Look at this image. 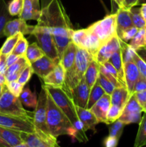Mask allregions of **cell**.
<instances>
[{
    "label": "cell",
    "mask_w": 146,
    "mask_h": 147,
    "mask_svg": "<svg viewBox=\"0 0 146 147\" xmlns=\"http://www.w3.org/2000/svg\"><path fill=\"white\" fill-rule=\"evenodd\" d=\"M42 13L37 24L47 27L57 47L60 58L63 51L72 42L71 21L60 0H41Z\"/></svg>",
    "instance_id": "1"
},
{
    "label": "cell",
    "mask_w": 146,
    "mask_h": 147,
    "mask_svg": "<svg viewBox=\"0 0 146 147\" xmlns=\"http://www.w3.org/2000/svg\"><path fill=\"white\" fill-rule=\"evenodd\" d=\"M47 123L50 133L54 137L68 135L74 139L75 132L72 123L67 115L56 105L49 93L47 96Z\"/></svg>",
    "instance_id": "2"
},
{
    "label": "cell",
    "mask_w": 146,
    "mask_h": 147,
    "mask_svg": "<svg viewBox=\"0 0 146 147\" xmlns=\"http://www.w3.org/2000/svg\"><path fill=\"white\" fill-rule=\"evenodd\" d=\"M92 60H94L93 57L87 50L77 47L74 63L70 69L65 71L64 83L62 87L70 97L72 90L84 78L87 66Z\"/></svg>",
    "instance_id": "3"
},
{
    "label": "cell",
    "mask_w": 146,
    "mask_h": 147,
    "mask_svg": "<svg viewBox=\"0 0 146 147\" xmlns=\"http://www.w3.org/2000/svg\"><path fill=\"white\" fill-rule=\"evenodd\" d=\"M0 113L34 120V112L24 109L19 97L14 96L7 87L0 96Z\"/></svg>",
    "instance_id": "4"
},
{
    "label": "cell",
    "mask_w": 146,
    "mask_h": 147,
    "mask_svg": "<svg viewBox=\"0 0 146 147\" xmlns=\"http://www.w3.org/2000/svg\"><path fill=\"white\" fill-rule=\"evenodd\" d=\"M44 86L56 105L67 115L72 123L78 120L75 105L70 95L62 88Z\"/></svg>",
    "instance_id": "5"
},
{
    "label": "cell",
    "mask_w": 146,
    "mask_h": 147,
    "mask_svg": "<svg viewBox=\"0 0 146 147\" xmlns=\"http://www.w3.org/2000/svg\"><path fill=\"white\" fill-rule=\"evenodd\" d=\"M31 34L35 37L37 44L45 55L57 63L60 61L58 50L54 42V38L47 27L37 24Z\"/></svg>",
    "instance_id": "6"
},
{
    "label": "cell",
    "mask_w": 146,
    "mask_h": 147,
    "mask_svg": "<svg viewBox=\"0 0 146 147\" xmlns=\"http://www.w3.org/2000/svg\"><path fill=\"white\" fill-rule=\"evenodd\" d=\"M87 28L96 34L102 45L117 34V14H109Z\"/></svg>",
    "instance_id": "7"
},
{
    "label": "cell",
    "mask_w": 146,
    "mask_h": 147,
    "mask_svg": "<svg viewBox=\"0 0 146 147\" xmlns=\"http://www.w3.org/2000/svg\"><path fill=\"white\" fill-rule=\"evenodd\" d=\"M47 96L48 93L45 86L43 84L39 93L37 106L34 111V125L35 127V132L52 135L50 133L47 123Z\"/></svg>",
    "instance_id": "8"
},
{
    "label": "cell",
    "mask_w": 146,
    "mask_h": 147,
    "mask_svg": "<svg viewBox=\"0 0 146 147\" xmlns=\"http://www.w3.org/2000/svg\"><path fill=\"white\" fill-rule=\"evenodd\" d=\"M0 126L20 132L34 133V120L0 113Z\"/></svg>",
    "instance_id": "9"
},
{
    "label": "cell",
    "mask_w": 146,
    "mask_h": 147,
    "mask_svg": "<svg viewBox=\"0 0 146 147\" xmlns=\"http://www.w3.org/2000/svg\"><path fill=\"white\" fill-rule=\"evenodd\" d=\"M21 136L24 142L29 147H60L57 142V138L52 135L38 133H25L21 132Z\"/></svg>",
    "instance_id": "10"
},
{
    "label": "cell",
    "mask_w": 146,
    "mask_h": 147,
    "mask_svg": "<svg viewBox=\"0 0 146 147\" xmlns=\"http://www.w3.org/2000/svg\"><path fill=\"white\" fill-rule=\"evenodd\" d=\"M120 48V39L116 34L101 46L94 60L99 65L109 61L111 56Z\"/></svg>",
    "instance_id": "11"
},
{
    "label": "cell",
    "mask_w": 146,
    "mask_h": 147,
    "mask_svg": "<svg viewBox=\"0 0 146 147\" xmlns=\"http://www.w3.org/2000/svg\"><path fill=\"white\" fill-rule=\"evenodd\" d=\"M35 26L29 25L26 22V20L21 18L14 19L9 22L5 26L4 30V34L7 37L14 35L16 34H20L25 35V34H31L34 31Z\"/></svg>",
    "instance_id": "12"
},
{
    "label": "cell",
    "mask_w": 146,
    "mask_h": 147,
    "mask_svg": "<svg viewBox=\"0 0 146 147\" xmlns=\"http://www.w3.org/2000/svg\"><path fill=\"white\" fill-rule=\"evenodd\" d=\"M90 93V89L83 78L79 84L73 88L71 92V98L74 105L83 109H87Z\"/></svg>",
    "instance_id": "13"
},
{
    "label": "cell",
    "mask_w": 146,
    "mask_h": 147,
    "mask_svg": "<svg viewBox=\"0 0 146 147\" xmlns=\"http://www.w3.org/2000/svg\"><path fill=\"white\" fill-rule=\"evenodd\" d=\"M57 63H58L44 55L41 58L31 63V66L34 74L43 80L47 75L50 74L54 70Z\"/></svg>",
    "instance_id": "14"
},
{
    "label": "cell",
    "mask_w": 146,
    "mask_h": 147,
    "mask_svg": "<svg viewBox=\"0 0 146 147\" xmlns=\"http://www.w3.org/2000/svg\"><path fill=\"white\" fill-rule=\"evenodd\" d=\"M111 106L110 95L105 94L90 109L99 123H107V116Z\"/></svg>",
    "instance_id": "15"
},
{
    "label": "cell",
    "mask_w": 146,
    "mask_h": 147,
    "mask_svg": "<svg viewBox=\"0 0 146 147\" xmlns=\"http://www.w3.org/2000/svg\"><path fill=\"white\" fill-rule=\"evenodd\" d=\"M42 9L40 0H24V6L19 18L24 20H37L41 16Z\"/></svg>",
    "instance_id": "16"
},
{
    "label": "cell",
    "mask_w": 146,
    "mask_h": 147,
    "mask_svg": "<svg viewBox=\"0 0 146 147\" xmlns=\"http://www.w3.org/2000/svg\"><path fill=\"white\" fill-rule=\"evenodd\" d=\"M65 78V70L63 67L61 62H59L54 70L44 79V86L54 88H62Z\"/></svg>",
    "instance_id": "17"
},
{
    "label": "cell",
    "mask_w": 146,
    "mask_h": 147,
    "mask_svg": "<svg viewBox=\"0 0 146 147\" xmlns=\"http://www.w3.org/2000/svg\"><path fill=\"white\" fill-rule=\"evenodd\" d=\"M125 82L130 95L133 94V89L136 82L140 76L138 68L135 62L130 61L124 64Z\"/></svg>",
    "instance_id": "18"
},
{
    "label": "cell",
    "mask_w": 146,
    "mask_h": 147,
    "mask_svg": "<svg viewBox=\"0 0 146 147\" xmlns=\"http://www.w3.org/2000/svg\"><path fill=\"white\" fill-rule=\"evenodd\" d=\"M75 109L78 119L82 121L86 131H87L88 130H92L94 133H95V127L99 121H97L94 113L91 111V110L87 109H83V108L79 107L77 106H75Z\"/></svg>",
    "instance_id": "19"
},
{
    "label": "cell",
    "mask_w": 146,
    "mask_h": 147,
    "mask_svg": "<svg viewBox=\"0 0 146 147\" xmlns=\"http://www.w3.org/2000/svg\"><path fill=\"white\" fill-rule=\"evenodd\" d=\"M117 14V35L120 36L123 31L129 27H133L131 14L130 9L125 7L119 8L116 12Z\"/></svg>",
    "instance_id": "20"
},
{
    "label": "cell",
    "mask_w": 146,
    "mask_h": 147,
    "mask_svg": "<svg viewBox=\"0 0 146 147\" xmlns=\"http://www.w3.org/2000/svg\"><path fill=\"white\" fill-rule=\"evenodd\" d=\"M131 95L129 93L127 87L125 86H120L115 88L113 93L110 95L111 97V104L118 106L123 109L125 106Z\"/></svg>",
    "instance_id": "21"
},
{
    "label": "cell",
    "mask_w": 146,
    "mask_h": 147,
    "mask_svg": "<svg viewBox=\"0 0 146 147\" xmlns=\"http://www.w3.org/2000/svg\"><path fill=\"white\" fill-rule=\"evenodd\" d=\"M77 49V46L72 42H71L69 43L68 45L65 47L63 51L62 57L60 58V62H61L65 71L70 69L74 63Z\"/></svg>",
    "instance_id": "22"
},
{
    "label": "cell",
    "mask_w": 146,
    "mask_h": 147,
    "mask_svg": "<svg viewBox=\"0 0 146 147\" xmlns=\"http://www.w3.org/2000/svg\"><path fill=\"white\" fill-rule=\"evenodd\" d=\"M0 136L11 147L24 143L20 131L0 126Z\"/></svg>",
    "instance_id": "23"
},
{
    "label": "cell",
    "mask_w": 146,
    "mask_h": 147,
    "mask_svg": "<svg viewBox=\"0 0 146 147\" xmlns=\"http://www.w3.org/2000/svg\"><path fill=\"white\" fill-rule=\"evenodd\" d=\"M100 75V65L95 60H92L88 65L84 73V78L89 88L91 89L97 82Z\"/></svg>",
    "instance_id": "24"
},
{
    "label": "cell",
    "mask_w": 146,
    "mask_h": 147,
    "mask_svg": "<svg viewBox=\"0 0 146 147\" xmlns=\"http://www.w3.org/2000/svg\"><path fill=\"white\" fill-rule=\"evenodd\" d=\"M89 35L90 32L87 28L77 30H74L72 34V42L77 47L86 50L89 40Z\"/></svg>",
    "instance_id": "25"
},
{
    "label": "cell",
    "mask_w": 146,
    "mask_h": 147,
    "mask_svg": "<svg viewBox=\"0 0 146 147\" xmlns=\"http://www.w3.org/2000/svg\"><path fill=\"white\" fill-rule=\"evenodd\" d=\"M109 62L113 64V65L115 67L120 76V81L123 85L125 86V72H124V63H123V58H122L121 49H119L118 50L115 52L111 57L109 60Z\"/></svg>",
    "instance_id": "26"
},
{
    "label": "cell",
    "mask_w": 146,
    "mask_h": 147,
    "mask_svg": "<svg viewBox=\"0 0 146 147\" xmlns=\"http://www.w3.org/2000/svg\"><path fill=\"white\" fill-rule=\"evenodd\" d=\"M12 16L10 15L8 10V4L5 0H0V38L4 37V30L7 23L11 20Z\"/></svg>",
    "instance_id": "27"
},
{
    "label": "cell",
    "mask_w": 146,
    "mask_h": 147,
    "mask_svg": "<svg viewBox=\"0 0 146 147\" xmlns=\"http://www.w3.org/2000/svg\"><path fill=\"white\" fill-rule=\"evenodd\" d=\"M31 65L29 63V62L27 60V59L26 58L25 56L24 57H20L17 60V62L14 63L13 65H11V66L7 68V71H6L4 76H11V75H15V76L19 77L20 74H21V72L23 71L24 68H25L27 66Z\"/></svg>",
    "instance_id": "28"
},
{
    "label": "cell",
    "mask_w": 146,
    "mask_h": 147,
    "mask_svg": "<svg viewBox=\"0 0 146 147\" xmlns=\"http://www.w3.org/2000/svg\"><path fill=\"white\" fill-rule=\"evenodd\" d=\"M146 146V113H144L139 123L137 136L135 140L134 147H143Z\"/></svg>",
    "instance_id": "29"
},
{
    "label": "cell",
    "mask_w": 146,
    "mask_h": 147,
    "mask_svg": "<svg viewBox=\"0 0 146 147\" xmlns=\"http://www.w3.org/2000/svg\"><path fill=\"white\" fill-rule=\"evenodd\" d=\"M105 92L103 90L102 88L99 84L98 81L97 80L94 86L90 89V96H89L88 103H87V109H90L104 95Z\"/></svg>",
    "instance_id": "30"
},
{
    "label": "cell",
    "mask_w": 146,
    "mask_h": 147,
    "mask_svg": "<svg viewBox=\"0 0 146 147\" xmlns=\"http://www.w3.org/2000/svg\"><path fill=\"white\" fill-rule=\"evenodd\" d=\"M44 55V52L40 48L37 42H33L29 45L27 52H26L25 57L27 59V60L29 62L30 64L37 61V60L41 58Z\"/></svg>",
    "instance_id": "31"
},
{
    "label": "cell",
    "mask_w": 146,
    "mask_h": 147,
    "mask_svg": "<svg viewBox=\"0 0 146 147\" xmlns=\"http://www.w3.org/2000/svg\"><path fill=\"white\" fill-rule=\"evenodd\" d=\"M19 98L23 105L29 108L35 109L37 103V96H36L35 93L31 91L29 87L24 88L22 92L19 96Z\"/></svg>",
    "instance_id": "32"
},
{
    "label": "cell",
    "mask_w": 146,
    "mask_h": 147,
    "mask_svg": "<svg viewBox=\"0 0 146 147\" xmlns=\"http://www.w3.org/2000/svg\"><path fill=\"white\" fill-rule=\"evenodd\" d=\"M142 112H143V108L139 104L135 96L133 93L131 95L128 101L127 102L125 106L123 109L122 115L136 114V113H142Z\"/></svg>",
    "instance_id": "33"
},
{
    "label": "cell",
    "mask_w": 146,
    "mask_h": 147,
    "mask_svg": "<svg viewBox=\"0 0 146 147\" xmlns=\"http://www.w3.org/2000/svg\"><path fill=\"white\" fill-rule=\"evenodd\" d=\"M21 34L18 33V34H16L14 35L7 37L6 41L3 44L2 47L0 49V54L4 55L6 56L11 54L12 53L13 50H14V47H15L16 44L18 42L19 39L21 37Z\"/></svg>",
    "instance_id": "34"
},
{
    "label": "cell",
    "mask_w": 146,
    "mask_h": 147,
    "mask_svg": "<svg viewBox=\"0 0 146 147\" xmlns=\"http://www.w3.org/2000/svg\"><path fill=\"white\" fill-rule=\"evenodd\" d=\"M130 11L133 25L139 30L146 28V22L141 14L140 7H136V6L132 7L130 9Z\"/></svg>",
    "instance_id": "35"
},
{
    "label": "cell",
    "mask_w": 146,
    "mask_h": 147,
    "mask_svg": "<svg viewBox=\"0 0 146 147\" xmlns=\"http://www.w3.org/2000/svg\"><path fill=\"white\" fill-rule=\"evenodd\" d=\"M146 28L140 29L133 39L130 40V45L135 50L145 47V34Z\"/></svg>",
    "instance_id": "36"
},
{
    "label": "cell",
    "mask_w": 146,
    "mask_h": 147,
    "mask_svg": "<svg viewBox=\"0 0 146 147\" xmlns=\"http://www.w3.org/2000/svg\"><path fill=\"white\" fill-rule=\"evenodd\" d=\"M120 49H121L122 58H123V63H128L133 61V55L135 53V50L131 47L129 44L125 42L120 40Z\"/></svg>",
    "instance_id": "37"
},
{
    "label": "cell",
    "mask_w": 146,
    "mask_h": 147,
    "mask_svg": "<svg viewBox=\"0 0 146 147\" xmlns=\"http://www.w3.org/2000/svg\"><path fill=\"white\" fill-rule=\"evenodd\" d=\"M28 46V41H27V39L24 37V35L21 34V37L19 39L18 42H17V43L16 44L15 47H14V50H13L12 53H11L19 56V57H24L26 55V52H27Z\"/></svg>",
    "instance_id": "38"
},
{
    "label": "cell",
    "mask_w": 146,
    "mask_h": 147,
    "mask_svg": "<svg viewBox=\"0 0 146 147\" xmlns=\"http://www.w3.org/2000/svg\"><path fill=\"white\" fill-rule=\"evenodd\" d=\"M125 124L120 120H117L116 121L113 122L111 123V125L109 127V135L110 136H113V137H115L117 139H120L123 134V129H124Z\"/></svg>",
    "instance_id": "39"
},
{
    "label": "cell",
    "mask_w": 146,
    "mask_h": 147,
    "mask_svg": "<svg viewBox=\"0 0 146 147\" xmlns=\"http://www.w3.org/2000/svg\"><path fill=\"white\" fill-rule=\"evenodd\" d=\"M24 0H11L8 4V10L10 15L19 16L23 9Z\"/></svg>",
    "instance_id": "40"
},
{
    "label": "cell",
    "mask_w": 146,
    "mask_h": 147,
    "mask_svg": "<svg viewBox=\"0 0 146 147\" xmlns=\"http://www.w3.org/2000/svg\"><path fill=\"white\" fill-rule=\"evenodd\" d=\"M122 113H123V109L119 108L118 106L111 104L110 110H109L108 113H107V123H106V124L110 125L113 123V122L118 120L119 118L122 115Z\"/></svg>",
    "instance_id": "41"
},
{
    "label": "cell",
    "mask_w": 146,
    "mask_h": 147,
    "mask_svg": "<svg viewBox=\"0 0 146 147\" xmlns=\"http://www.w3.org/2000/svg\"><path fill=\"white\" fill-rule=\"evenodd\" d=\"M97 81H98L99 84L101 86V87L102 88L103 90H104L105 93H107V94L111 95L112 93H113V90L115 88V87L112 84L111 82H110L108 79L106 78L100 73V75H99Z\"/></svg>",
    "instance_id": "42"
},
{
    "label": "cell",
    "mask_w": 146,
    "mask_h": 147,
    "mask_svg": "<svg viewBox=\"0 0 146 147\" xmlns=\"http://www.w3.org/2000/svg\"><path fill=\"white\" fill-rule=\"evenodd\" d=\"M6 86H7V89L14 96H17V97H19L20 94L21 93L24 87L23 85L19 83L18 80H14V81H11L9 82V83H6Z\"/></svg>",
    "instance_id": "43"
},
{
    "label": "cell",
    "mask_w": 146,
    "mask_h": 147,
    "mask_svg": "<svg viewBox=\"0 0 146 147\" xmlns=\"http://www.w3.org/2000/svg\"><path fill=\"white\" fill-rule=\"evenodd\" d=\"M33 73H34L33 69L32 67H31V65H29L27 66V67L23 70V71L21 73V74H20L18 80H18L19 83H21V85H23V86H24L27 83H28L29 80H30Z\"/></svg>",
    "instance_id": "44"
},
{
    "label": "cell",
    "mask_w": 146,
    "mask_h": 147,
    "mask_svg": "<svg viewBox=\"0 0 146 147\" xmlns=\"http://www.w3.org/2000/svg\"><path fill=\"white\" fill-rule=\"evenodd\" d=\"M138 30L139 29H137L135 26L129 27V28L126 29L122 32V34L119 36V38L123 40V41L127 42L130 41L134 37V36L135 35Z\"/></svg>",
    "instance_id": "45"
},
{
    "label": "cell",
    "mask_w": 146,
    "mask_h": 147,
    "mask_svg": "<svg viewBox=\"0 0 146 147\" xmlns=\"http://www.w3.org/2000/svg\"><path fill=\"white\" fill-rule=\"evenodd\" d=\"M133 61L137 65L140 75L146 80V63L137 54L136 52L133 55Z\"/></svg>",
    "instance_id": "46"
},
{
    "label": "cell",
    "mask_w": 146,
    "mask_h": 147,
    "mask_svg": "<svg viewBox=\"0 0 146 147\" xmlns=\"http://www.w3.org/2000/svg\"><path fill=\"white\" fill-rule=\"evenodd\" d=\"M100 65V73H101V74H102L103 76L106 78L108 79V80L111 82L112 84H113L115 87L117 88V87H120V86H125V85H123V83H120L118 80H117V79H116L113 76V75L110 74V73H109L107 70H106L105 67H104L102 65Z\"/></svg>",
    "instance_id": "47"
},
{
    "label": "cell",
    "mask_w": 146,
    "mask_h": 147,
    "mask_svg": "<svg viewBox=\"0 0 146 147\" xmlns=\"http://www.w3.org/2000/svg\"><path fill=\"white\" fill-rule=\"evenodd\" d=\"M146 90V80L140 75L133 89V93Z\"/></svg>",
    "instance_id": "48"
},
{
    "label": "cell",
    "mask_w": 146,
    "mask_h": 147,
    "mask_svg": "<svg viewBox=\"0 0 146 147\" xmlns=\"http://www.w3.org/2000/svg\"><path fill=\"white\" fill-rule=\"evenodd\" d=\"M119 140L115 137L107 136L103 140V145L104 147H117Z\"/></svg>",
    "instance_id": "49"
},
{
    "label": "cell",
    "mask_w": 146,
    "mask_h": 147,
    "mask_svg": "<svg viewBox=\"0 0 146 147\" xmlns=\"http://www.w3.org/2000/svg\"><path fill=\"white\" fill-rule=\"evenodd\" d=\"M103 66H104V67H105L106 70H107V71L109 72V73H110V74L113 75V76H114L115 78L117 80H118L121 83V81H120V76H119L118 75V73H117V70L115 69V67H114V66L113 65V64H112L110 62L107 61L106 62V63H104V64L102 65Z\"/></svg>",
    "instance_id": "50"
},
{
    "label": "cell",
    "mask_w": 146,
    "mask_h": 147,
    "mask_svg": "<svg viewBox=\"0 0 146 147\" xmlns=\"http://www.w3.org/2000/svg\"><path fill=\"white\" fill-rule=\"evenodd\" d=\"M134 95L135 96V98L139 104L143 108L146 104V90H143V91L136 92V93H134Z\"/></svg>",
    "instance_id": "51"
},
{
    "label": "cell",
    "mask_w": 146,
    "mask_h": 147,
    "mask_svg": "<svg viewBox=\"0 0 146 147\" xmlns=\"http://www.w3.org/2000/svg\"><path fill=\"white\" fill-rule=\"evenodd\" d=\"M7 56L0 54V73L5 74L8 66L7 65Z\"/></svg>",
    "instance_id": "52"
},
{
    "label": "cell",
    "mask_w": 146,
    "mask_h": 147,
    "mask_svg": "<svg viewBox=\"0 0 146 147\" xmlns=\"http://www.w3.org/2000/svg\"><path fill=\"white\" fill-rule=\"evenodd\" d=\"M19 57H20L16 55H14L13 53L8 55L7 56V59H6V60H7V66H8V67H9V66H11V65L14 64L15 62H17V60H18Z\"/></svg>",
    "instance_id": "53"
},
{
    "label": "cell",
    "mask_w": 146,
    "mask_h": 147,
    "mask_svg": "<svg viewBox=\"0 0 146 147\" xmlns=\"http://www.w3.org/2000/svg\"><path fill=\"white\" fill-rule=\"evenodd\" d=\"M138 4V0H124L125 7L126 9H131L132 7L137 6Z\"/></svg>",
    "instance_id": "54"
},
{
    "label": "cell",
    "mask_w": 146,
    "mask_h": 147,
    "mask_svg": "<svg viewBox=\"0 0 146 147\" xmlns=\"http://www.w3.org/2000/svg\"><path fill=\"white\" fill-rule=\"evenodd\" d=\"M136 53L137 54L144 60L145 62L146 63V48L145 47H143V48H140L139 50H136Z\"/></svg>",
    "instance_id": "55"
},
{
    "label": "cell",
    "mask_w": 146,
    "mask_h": 147,
    "mask_svg": "<svg viewBox=\"0 0 146 147\" xmlns=\"http://www.w3.org/2000/svg\"><path fill=\"white\" fill-rule=\"evenodd\" d=\"M140 11H141L142 15H143V18L146 22V3L140 5Z\"/></svg>",
    "instance_id": "56"
},
{
    "label": "cell",
    "mask_w": 146,
    "mask_h": 147,
    "mask_svg": "<svg viewBox=\"0 0 146 147\" xmlns=\"http://www.w3.org/2000/svg\"><path fill=\"white\" fill-rule=\"evenodd\" d=\"M113 1H115L117 4L119 8H123V7H125L124 0H113Z\"/></svg>",
    "instance_id": "57"
},
{
    "label": "cell",
    "mask_w": 146,
    "mask_h": 147,
    "mask_svg": "<svg viewBox=\"0 0 146 147\" xmlns=\"http://www.w3.org/2000/svg\"><path fill=\"white\" fill-rule=\"evenodd\" d=\"M0 147H11L0 136Z\"/></svg>",
    "instance_id": "58"
},
{
    "label": "cell",
    "mask_w": 146,
    "mask_h": 147,
    "mask_svg": "<svg viewBox=\"0 0 146 147\" xmlns=\"http://www.w3.org/2000/svg\"><path fill=\"white\" fill-rule=\"evenodd\" d=\"M0 84H5L6 85V78L4 74L0 73Z\"/></svg>",
    "instance_id": "59"
},
{
    "label": "cell",
    "mask_w": 146,
    "mask_h": 147,
    "mask_svg": "<svg viewBox=\"0 0 146 147\" xmlns=\"http://www.w3.org/2000/svg\"><path fill=\"white\" fill-rule=\"evenodd\" d=\"M6 87H7V86H6L5 84H0V96H1V95H2V93H4Z\"/></svg>",
    "instance_id": "60"
},
{
    "label": "cell",
    "mask_w": 146,
    "mask_h": 147,
    "mask_svg": "<svg viewBox=\"0 0 146 147\" xmlns=\"http://www.w3.org/2000/svg\"><path fill=\"white\" fill-rule=\"evenodd\" d=\"M146 3V0H138V4L137 5H141V4Z\"/></svg>",
    "instance_id": "61"
},
{
    "label": "cell",
    "mask_w": 146,
    "mask_h": 147,
    "mask_svg": "<svg viewBox=\"0 0 146 147\" xmlns=\"http://www.w3.org/2000/svg\"><path fill=\"white\" fill-rule=\"evenodd\" d=\"M143 111L144 112V113H146V104L143 107Z\"/></svg>",
    "instance_id": "62"
},
{
    "label": "cell",
    "mask_w": 146,
    "mask_h": 147,
    "mask_svg": "<svg viewBox=\"0 0 146 147\" xmlns=\"http://www.w3.org/2000/svg\"><path fill=\"white\" fill-rule=\"evenodd\" d=\"M145 48H146V30H145Z\"/></svg>",
    "instance_id": "63"
}]
</instances>
